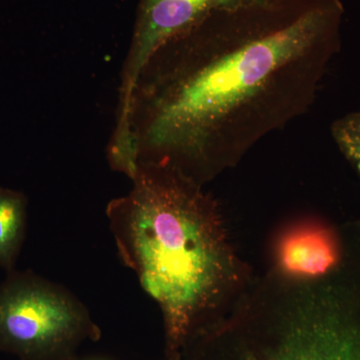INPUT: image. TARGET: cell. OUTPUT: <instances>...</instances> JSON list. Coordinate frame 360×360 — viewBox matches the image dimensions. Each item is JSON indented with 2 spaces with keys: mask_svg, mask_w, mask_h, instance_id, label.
Here are the masks:
<instances>
[{
  "mask_svg": "<svg viewBox=\"0 0 360 360\" xmlns=\"http://www.w3.org/2000/svg\"><path fill=\"white\" fill-rule=\"evenodd\" d=\"M341 0H258L161 47L130 115L129 176L167 165L205 186L311 108L341 49Z\"/></svg>",
  "mask_w": 360,
  "mask_h": 360,
  "instance_id": "1",
  "label": "cell"
},
{
  "mask_svg": "<svg viewBox=\"0 0 360 360\" xmlns=\"http://www.w3.org/2000/svg\"><path fill=\"white\" fill-rule=\"evenodd\" d=\"M132 188L106 208L118 255L158 303L168 360L224 319L255 281L221 208L205 186L167 165H139Z\"/></svg>",
  "mask_w": 360,
  "mask_h": 360,
  "instance_id": "2",
  "label": "cell"
},
{
  "mask_svg": "<svg viewBox=\"0 0 360 360\" xmlns=\"http://www.w3.org/2000/svg\"><path fill=\"white\" fill-rule=\"evenodd\" d=\"M340 227L333 271L300 281L267 270L179 360H360V220Z\"/></svg>",
  "mask_w": 360,
  "mask_h": 360,
  "instance_id": "3",
  "label": "cell"
},
{
  "mask_svg": "<svg viewBox=\"0 0 360 360\" xmlns=\"http://www.w3.org/2000/svg\"><path fill=\"white\" fill-rule=\"evenodd\" d=\"M101 335L84 303L32 270L7 272L0 284V350L22 360H68Z\"/></svg>",
  "mask_w": 360,
  "mask_h": 360,
  "instance_id": "4",
  "label": "cell"
},
{
  "mask_svg": "<svg viewBox=\"0 0 360 360\" xmlns=\"http://www.w3.org/2000/svg\"><path fill=\"white\" fill-rule=\"evenodd\" d=\"M258 0H141L134 37L122 71L115 131H129L135 90L156 52L186 34L217 11Z\"/></svg>",
  "mask_w": 360,
  "mask_h": 360,
  "instance_id": "5",
  "label": "cell"
},
{
  "mask_svg": "<svg viewBox=\"0 0 360 360\" xmlns=\"http://www.w3.org/2000/svg\"><path fill=\"white\" fill-rule=\"evenodd\" d=\"M342 255L340 224L321 217L293 219L279 227L270 245V269L300 281L326 276Z\"/></svg>",
  "mask_w": 360,
  "mask_h": 360,
  "instance_id": "6",
  "label": "cell"
},
{
  "mask_svg": "<svg viewBox=\"0 0 360 360\" xmlns=\"http://www.w3.org/2000/svg\"><path fill=\"white\" fill-rule=\"evenodd\" d=\"M27 198L13 189L0 187V267L15 269L25 243Z\"/></svg>",
  "mask_w": 360,
  "mask_h": 360,
  "instance_id": "7",
  "label": "cell"
},
{
  "mask_svg": "<svg viewBox=\"0 0 360 360\" xmlns=\"http://www.w3.org/2000/svg\"><path fill=\"white\" fill-rule=\"evenodd\" d=\"M330 130L336 146L354 168L360 182V111L338 118Z\"/></svg>",
  "mask_w": 360,
  "mask_h": 360,
  "instance_id": "8",
  "label": "cell"
}]
</instances>
